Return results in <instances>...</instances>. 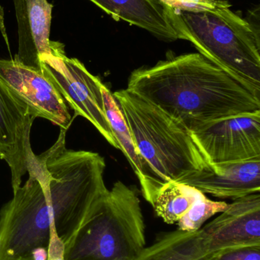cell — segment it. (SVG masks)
<instances>
[{
  "label": "cell",
  "instance_id": "3957f363",
  "mask_svg": "<svg viewBox=\"0 0 260 260\" xmlns=\"http://www.w3.org/2000/svg\"><path fill=\"white\" fill-rule=\"evenodd\" d=\"M113 96L143 161L145 177L140 187L150 204L166 183L210 168L183 124L126 88Z\"/></svg>",
  "mask_w": 260,
  "mask_h": 260
},
{
  "label": "cell",
  "instance_id": "4fadbf2b",
  "mask_svg": "<svg viewBox=\"0 0 260 260\" xmlns=\"http://www.w3.org/2000/svg\"><path fill=\"white\" fill-rule=\"evenodd\" d=\"M115 21H126L165 41L180 40L169 7L160 0H90Z\"/></svg>",
  "mask_w": 260,
  "mask_h": 260
},
{
  "label": "cell",
  "instance_id": "5bb4252c",
  "mask_svg": "<svg viewBox=\"0 0 260 260\" xmlns=\"http://www.w3.org/2000/svg\"><path fill=\"white\" fill-rule=\"evenodd\" d=\"M207 255L201 232L164 233L136 260H196Z\"/></svg>",
  "mask_w": 260,
  "mask_h": 260
},
{
  "label": "cell",
  "instance_id": "7a4b0ae2",
  "mask_svg": "<svg viewBox=\"0 0 260 260\" xmlns=\"http://www.w3.org/2000/svg\"><path fill=\"white\" fill-rule=\"evenodd\" d=\"M127 90L195 131L260 110V99L199 53L167 56L131 73Z\"/></svg>",
  "mask_w": 260,
  "mask_h": 260
},
{
  "label": "cell",
  "instance_id": "ba28073f",
  "mask_svg": "<svg viewBox=\"0 0 260 260\" xmlns=\"http://www.w3.org/2000/svg\"><path fill=\"white\" fill-rule=\"evenodd\" d=\"M36 118L33 110L0 78V159L10 168L13 190L21 186L23 176L37 160L30 141Z\"/></svg>",
  "mask_w": 260,
  "mask_h": 260
},
{
  "label": "cell",
  "instance_id": "8992f818",
  "mask_svg": "<svg viewBox=\"0 0 260 260\" xmlns=\"http://www.w3.org/2000/svg\"><path fill=\"white\" fill-rule=\"evenodd\" d=\"M41 69L75 111V117L86 119L111 146L119 149L105 115L101 79L91 74L79 59L67 57L64 51L44 56Z\"/></svg>",
  "mask_w": 260,
  "mask_h": 260
},
{
  "label": "cell",
  "instance_id": "e0dca14e",
  "mask_svg": "<svg viewBox=\"0 0 260 260\" xmlns=\"http://www.w3.org/2000/svg\"><path fill=\"white\" fill-rule=\"evenodd\" d=\"M228 204L225 202L209 200L201 192L189 210L177 222L178 229L189 233L198 232L207 220L224 212Z\"/></svg>",
  "mask_w": 260,
  "mask_h": 260
},
{
  "label": "cell",
  "instance_id": "44dd1931",
  "mask_svg": "<svg viewBox=\"0 0 260 260\" xmlns=\"http://www.w3.org/2000/svg\"><path fill=\"white\" fill-rule=\"evenodd\" d=\"M48 249L45 247H38L32 253V260H47Z\"/></svg>",
  "mask_w": 260,
  "mask_h": 260
},
{
  "label": "cell",
  "instance_id": "9a60e30c",
  "mask_svg": "<svg viewBox=\"0 0 260 260\" xmlns=\"http://www.w3.org/2000/svg\"><path fill=\"white\" fill-rule=\"evenodd\" d=\"M102 92L105 115L119 149L125 154L141 185L145 181V166L136 149L129 128L113 93L104 84L102 86Z\"/></svg>",
  "mask_w": 260,
  "mask_h": 260
},
{
  "label": "cell",
  "instance_id": "d6986e66",
  "mask_svg": "<svg viewBox=\"0 0 260 260\" xmlns=\"http://www.w3.org/2000/svg\"><path fill=\"white\" fill-rule=\"evenodd\" d=\"M210 260H260V246L226 249L209 254Z\"/></svg>",
  "mask_w": 260,
  "mask_h": 260
},
{
  "label": "cell",
  "instance_id": "7c38bea8",
  "mask_svg": "<svg viewBox=\"0 0 260 260\" xmlns=\"http://www.w3.org/2000/svg\"><path fill=\"white\" fill-rule=\"evenodd\" d=\"M204 194L236 199L260 192V159L217 164L179 180Z\"/></svg>",
  "mask_w": 260,
  "mask_h": 260
},
{
  "label": "cell",
  "instance_id": "8fae6325",
  "mask_svg": "<svg viewBox=\"0 0 260 260\" xmlns=\"http://www.w3.org/2000/svg\"><path fill=\"white\" fill-rule=\"evenodd\" d=\"M18 49L15 60L42 72L44 56L64 51V44L50 40L53 6L47 0H14Z\"/></svg>",
  "mask_w": 260,
  "mask_h": 260
},
{
  "label": "cell",
  "instance_id": "9c48e42d",
  "mask_svg": "<svg viewBox=\"0 0 260 260\" xmlns=\"http://www.w3.org/2000/svg\"><path fill=\"white\" fill-rule=\"evenodd\" d=\"M0 78L33 110L37 117L46 119L67 131L72 120L67 104L42 72L15 59H0Z\"/></svg>",
  "mask_w": 260,
  "mask_h": 260
},
{
  "label": "cell",
  "instance_id": "52a82bcc",
  "mask_svg": "<svg viewBox=\"0 0 260 260\" xmlns=\"http://www.w3.org/2000/svg\"><path fill=\"white\" fill-rule=\"evenodd\" d=\"M191 135L210 166L260 159V110L212 122Z\"/></svg>",
  "mask_w": 260,
  "mask_h": 260
},
{
  "label": "cell",
  "instance_id": "ac0fdd59",
  "mask_svg": "<svg viewBox=\"0 0 260 260\" xmlns=\"http://www.w3.org/2000/svg\"><path fill=\"white\" fill-rule=\"evenodd\" d=\"M172 9L181 11L214 10L229 7L232 5L226 0H160Z\"/></svg>",
  "mask_w": 260,
  "mask_h": 260
},
{
  "label": "cell",
  "instance_id": "6da1fadb",
  "mask_svg": "<svg viewBox=\"0 0 260 260\" xmlns=\"http://www.w3.org/2000/svg\"><path fill=\"white\" fill-rule=\"evenodd\" d=\"M67 130L37 155L28 179L13 190L0 211V260H32L38 247L48 249L54 228L64 245L96 203L108 192L103 157L66 148Z\"/></svg>",
  "mask_w": 260,
  "mask_h": 260
},
{
  "label": "cell",
  "instance_id": "30bf717a",
  "mask_svg": "<svg viewBox=\"0 0 260 260\" xmlns=\"http://www.w3.org/2000/svg\"><path fill=\"white\" fill-rule=\"evenodd\" d=\"M207 254L260 246V194L234 200L219 216L200 229Z\"/></svg>",
  "mask_w": 260,
  "mask_h": 260
},
{
  "label": "cell",
  "instance_id": "ffe728a7",
  "mask_svg": "<svg viewBox=\"0 0 260 260\" xmlns=\"http://www.w3.org/2000/svg\"><path fill=\"white\" fill-rule=\"evenodd\" d=\"M64 244L56 235L54 228L50 234L48 246V259L47 260H64Z\"/></svg>",
  "mask_w": 260,
  "mask_h": 260
},
{
  "label": "cell",
  "instance_id": "277c9868",
  "mask_svg": "<svg viewBox=\"0 0 260 260\" xmlns=\"http://www.w3.org/2000/svg\"><path fill=\"white\" fill-rule=\"evenodd\" d=\"M232 7V6H230ZM230 7L214 10H169L180 40L218 66L260 99V38Z\"/></svg>",
  "mask_w": 260,
  "mask_h": 260
},
{
  "label": "cell",
  "instance_id": "5b68a950",
  "mask_svg": "<svg viewBox=\"0 0 260 260\" xmlns=\"http://www.w3.org/2000/svg\"><path fill=\"white\" fill-rule=\"evenodd\" d=\"M146 245L137 189L116 182L64 245V260H136Z\"/></svg>",
  "mask_w": 260,
  "mask_h": 260
},
{
  "label": "cell",
  "instance_id": "7402d4cb",
  "mask_svg": "<svg viewBox=\"0 0 260 260\" xmlns=\"http://www.w3.org/2000/svg\"><path fill=\"white\" fill-rule=\"evenodd\" d=\"M196 260H210V259H209V254L205 255L203 257L199 258V259Z\"/></svg>",
  "mask_w": 260,
  "mask_h": 260
},
{
  "label": "cell",
  "instance_id": "2e32d148",
  "mask_svg": "<svg viewBox=\"0 0 260 260\" xmlns=\"http://www.w3.org/2000/svg\"><path fill=\"white\" fill-rule=\"evenodd\" d=\"M200 192L189 185L169 182L158 191L151 205L164 222L175 224L189 210Z\"/></svg>",
  "mask_w": 260,
  "mask_h": 260
}]
</instances>
